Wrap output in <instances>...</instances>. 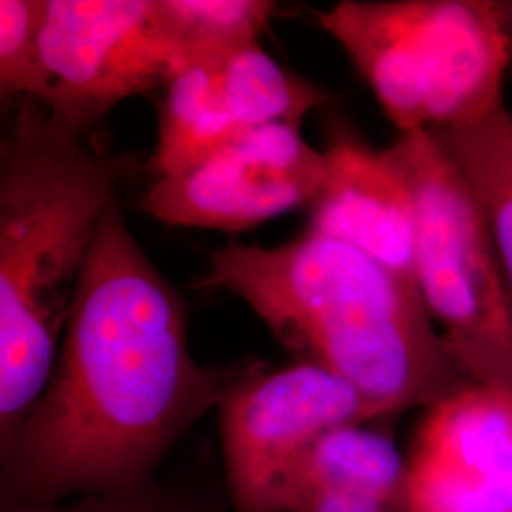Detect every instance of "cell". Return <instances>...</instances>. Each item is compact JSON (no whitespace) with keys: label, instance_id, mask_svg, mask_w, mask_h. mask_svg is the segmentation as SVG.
<instances>
[{"label":"cell","instance_id":"cell-1","mask_svg":"<svg viewBox=\"0 0 512 512\" xmlns=\"http://www.w3.org/2000/svg\"><path fill=\"white\" fill-rule=\"evenodd\" d=\"M255 366L194 359L183 296L112 203L74 294L52 378L0 440V503L52 505L145 488L184 433Z\"/></svg>","mask_w":512,"mask_h":512},{"label":"cell","instance_id":"cell-2","mask_svg":"<svg viewBox=\"0 0 512 512\" xmlns=\"http://www.w3.org/2000/svg\"><path fill=\"white\" fill-rule=\"evenodd\" d=\"M207 264L200 287L238 296L298 363L344 378L376 418L473 384L418 289L342 241L308 230L268 249L230 243Z\"/></svg>","mask_w":512,"mask_h":512},{"label":"cell","instance_id":"cell-3","mask_svg":"<svg viewBox=\"0 0 512 512\" xmlns=\"http://www.w3.org/2000/svg\"><path fill=\"white\" fill-rule=\"evenodd\" d=\"M133 160L105 156L23 97L0 147V440L52 378L74 294Z\"/></svg>","mask_w":512,"mask_h":512},{"label":"cell","instance_id":"cell-4","mask_svg":"<svg viewBox=\"0 0 512 512\" xmlns=\"http://www.w3.org/2000/svg\"><path fill=\"white\" fill-rule=\"evenodd\" d=\"M315 19L399 135L467 126L505 107L512 29L501 2L342 0Z\"/></svg>","mask_w":512,"mask_h":512},{"label":"cell","instance_id":"cell-5","mask_svg":"<svg viewBox=\"0 0 512 512\" xmlns=\"http://www.w3.org/2000/svg\"><path fill=\"white\" fill-rule=\"evenodd\" d=\"M416 209L414 279L461 370L512 393V294L475 190L429 131L389 147Z\"/></svg>","mask_w":512,"mask_h":512},{"label":"cell","instance_id":"cell-6","mask_svg":"<svg viewBox=\"0 0 512 512\" xmlns=\"http://www.w3.org/2000/svg\"><path fill=\"white\" fill-rule=\"evenodd\" d=\"M372 420L378 418L363 395L323 366H255L219 406L234 512H279L285 482L315 440Z\"/></svg>","mask_w":512,"mask_h":512},{"label":"cell","instance_id":"cell-7","mask_svg":"<svg viewBox=\"0 0 512 512\" xmlns=\"http://www.w3.org/2000/svg\"><path fill=\"white\" fill-rule=\"evenodd\" d=\"M42 65L40 103L59 126L80 135L129 97L167 86L179 71L150 0H48Z\"/></svg>","mask_w":512,"mask_h":512},{"label":"cell","instance_id":"cell-8","mask_svg":"<svg viewBox=\"0 0 512 512\" xmlns=\"http://www.w3.org/2000/svg\"><path fill=\"white\" fill-rule=\"evenodd\" d=\"M327 175V154L294 126L251 129L202 164L156 179L143 209L167 226L239 232L311 205Z\"/></svg>","mask_w":512,"mask_h":512},{"label":"cell","instance_id":"cell-9","mask_svg":"<svg viewBox=\"0 0 512 512\" xmlns=\"http://www.w3.org/2000/svg\"><path fill=\"white\" fill-rule=\"evenodd\" d=\"M406 473V512H512V393L469 384L427 408Z\"/></svg>","mask_w":512,"mask_h":512},{"label":"cell","instance_id":"cell-10","mask_svg":"<svg viewBox=\"0 0 512 512\" xmlns=\"http://www.w3.org/2000/svg\"><path fill=\"white\" fill-rule=\"evenodd\" d=\"M311 202L310 232L342 241L416 287V209L410 184L389 148L340 137Z\"/></svg>","mask_w":512,"mask_h":512},{"label":"cell","instance_id":"cell-11","mask_svg":"<svg viewBox=\"0 0 512 512\" xmlns=\"http://www.w3.org/2000/svg\"><path fill=\"white\" fill-rule=\"evenodd\" d=\"M365 425L311 444L285 482L279 512H406L408 463L389 435Z\"/></svg>","mask_w":512,"mask_h":512},{"label":"cell","instance_id":"cell-12","mask_svg":"<svg viewBox=\"0 0 512 512\" xmlns=\"http://www.w3.org/2000/svg\"><path fill=\"white\" fill-rule=\"evenodd\" d=\"M247 131L220 61L188 65L165 86L148 169L156 179L181 175Z\"/></svg>","mask_w":512,"mask_h":512},{"label":"cell","instance_id":"cell-13","mask_svg":"<svg viewBox=\"0 0 512 512\" xmlns=\"http://www.w3.org/2000/svg\"><path fill=\"white\" fill-rule=\"evenodd\" d=\"M275 8L270 0H150L154 25L177 55L179 71L258 46Z\"/></svg>","mask_w":512,"mask_h":512},{"label":"cell","instance_id":"cell-14","mask_svg":"<svg viewBox=\"0 0 512 512\" xmlns=\"http://www.w3.org/2000/svg\"><path fill=\"white\" fill-rule=\"evenodd\" d=\"M433 135L475 190L512 294V114L501 107Z\"/></svg>","mask_w":512,"mask_h":512},{"label":"cell","instance_id":"cell-15","mask_svg":"<svg viewBox=\"0 0 512 512\" xmlns=\"http://www.w3.org/2000/svg\"><path fill=\"white\" fill-rule=\"evenodd\" d=\"M48 0H0V92L2 97L42 101L46 76L42 33Z\"/></svg>","mask_w":512,"mask_h":512},{"label":"cell","instance_id":"cell-16","mask_svg":"<svg viewBox=\"0 0 512 512\" xmlns=\"http://www.w3.org/2000/svg\"><path fill=\"white\" fill-rule=\"evenodd\" d=\"M0 512H222V505L196 490L154 480L131 492L82 495L52 505L0 503Z\"/></svg>","mask_w":512,"mask_h":512}]
</instances>
